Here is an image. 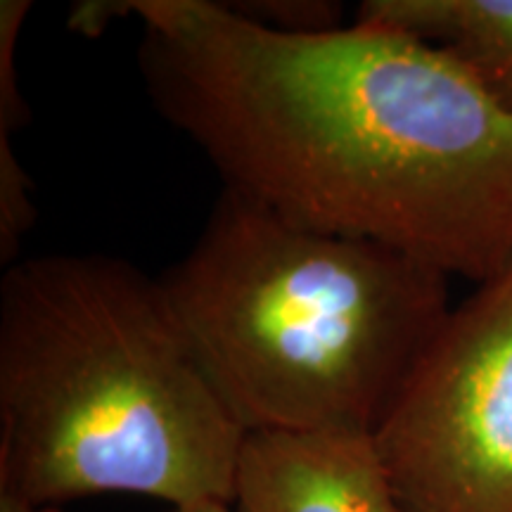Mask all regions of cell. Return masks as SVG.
Segmentation results:
<instances>
[{
	"instance_id": "1",
	"label": "cell",
	"mask_w": 512,
	"mask_h": 512,
	"mask_svg": "<svg viewBox=\"0 0 512 512\" xmlns=\"http://www.w3.org/2000/svg\"><path fill=\"white\" fill-rule=\"evenodd\" d=\"M152 107L223 188L484 283L512 259V114L403 31H278L216 0H117Z\"/></svg>"
},
{
	"instance_id": "2",
	"label": "cell",
	"mask_w": 512,
	"mask_h": 512,
	"mask_svg": "<svg viewBox=\"0 0 512 512\" xmlns=\"http://www.w3.org/2000/svg\"><path fill=\"white\" fill-rule=\"evenodd\" d=\"M247 432L192 358L159 278L110 254L0 278V498L228 503Z\"/></svg>"
},
{
	"instance_id": "3",
	"label": "cell",
	"mask_w": 512,
	"mask_h": 512,
	"mask_svg": "<svg viewBox=\"0 0 512 512\" xmlns=\"http://www.w3.org/2000/svg\"><path fill=\"white\" fill-rule=\"evenodd\" d=\"M159 283L247 434H373L453 306L444 273L228 188Z\"/></svg>"
},
{
	"instance_id": "4",
	"label": "cell",
	"mask_w": 512,
	"mask_h": 512,
	"mask_svg": "<svg viewBox=\"0 0 512 512\" xmlns=\"http://www.w3.org/2000/svg\"><path fill=\"white\" fill-rule=\"evenodd\" d=\"M373 439L408 512H512V259L451 306Z\"/></svg>"
},
{
	"instance_id": "5",
	"label": "cell",
	"mask_w": 512,
	"mask_h": 512,
	"mask_svg": "<svg viewBox=\"0 0 512 512\" xmlns=\"http://www.w3.org/2000/svg\"><path fill=\"white\" fill-rule=\"evenodd\" d=\"M235 512H408L373 434L252 432L235 477Z\"/></svg>"
},
{
	"instance_id": "6",
	"label": "cell",
	"mask_w": 512,
	"mask_h": 512,
	"mask_svg": "<svg viewBox=\"0 0 512 512\" xmlns=\"http://www.w3.org/2000/svg\"><path fill=\"white\" fill-rule=\"evenodd\" d=\"M354 22L444 50L512 114V0H363Z\"/></svg>"
},
{
	"instance_id": "7",
	"label": "cell",
	"mask_w": 512,
	"mask_h": 512,
	"mask_svg": "<svg viewBox=\"0 0 512 512\" xmlns=\"http://www.w3.org/2000/svg\"><path fill=\"white\" fill-rule=\"evenodd\" d=\"M164 512H235L228 503H195V505H178V508H166Z\"/></svg>"
},
{
	"instance_id": "8",
	"label": "cell",
	"mask_w": 512,
	"mask_h": 512,
	"mask_svg": "<svg viewBox=\"0 0 512 512\" xmlns=\"http://www.w3.org/2000/svg\"><path fill=\"white\" fill-rule=\"evenodd\" d=\"M0 512H62L57 508H29V505L10 501V498H0Z\"/></svg>"
}]
</instances>
